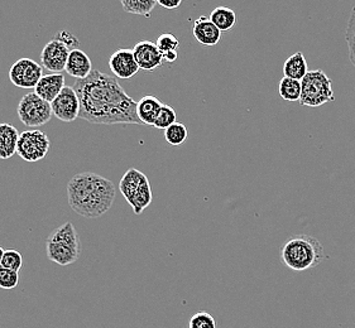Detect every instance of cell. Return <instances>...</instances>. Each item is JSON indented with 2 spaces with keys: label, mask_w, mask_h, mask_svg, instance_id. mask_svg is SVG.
<instances>
[{
  "label": "cell",
  "mask_w": 355,
  "mask_h": 328,
  "mask_svg": "<svg viewBox=\"0 0 355 328\" xmlns=\"http://www.w3.org/2000/svg\"><path fill=\"white\" fill-rule=\"evenodd\" d=\"M80 100V116L92 124L143 125L137 115V101L121 87L118 80L94 70L73 85Z\"/></svg>",
  "instance_id": "cell-1"
},
{
  "label": "cell",
  "mask_w": 355,
  "mask_h": 328,
  "mask_svg": "<svg viewBox=\"0 0 355 328\" xmlns=\"http://www.w3.org/2000/svg\"><path fill=\"white\" fill-rule=\"evenodd\" d=\"M115 196L113 182L93 172L78 173L67 185L69 205L86 219H99L107 214L113 206Z\"/></svg>",
  "instance_id": "cell-2"
},
{
  "label": "cell",
  "mask_w": 355,
  "mask_h": 328,
  "mask_svg": "<svg viewBox=\"0 0 355 328\" xmlns=\"http://www.w3.org/2000/svg\"><path fill=\"white\" fill-rule=\"evenodd\" d=\"M281 259L291 271H309L325 259V250L318 239L300 234L291 236L284 242L281 249Z\"/></svg>",
  "instance_id": "cell-3"
},
{
  "label": "cell",
  "mask_w": 355,
  "mask_h": 328,
  "mask_svg": "<svg viewBox=\"0 0 355 328\" xmlns=\"http://www.w3.org/2000/svg\"><path fill=\"white\" fill-rule=\"evenodd\" d=\"M46 251L49 260L61 266L78 262L81 253V240L71 222H64L51 233L46 242Z\"/></svg>",
  "instance_id": "cell-4"
},
{
  "label": "cell",
  "mask_w": 355,
  "mask_h": 328,
  "mask_svg": "<svg viewBox=\"0 0 355 328\" xmlns=\"http://www.w3.org/2000/svg\"><path fill=\"white\" fill-rule=\"evenodd\" d=\"M124 199L133 208L135 215H141L152 202V188L147 176L143 172L130 168L124 173L119 182Z\"/></svg>",
  "instance_id": "cell-5"
},
{
  "label": "cell",
  "mask_w": 355,
  "mask_h": 328,
  "mask_svg": "<svg viewBox=\"0 0 355 328\" xmlns=\"http://www.w3.org/2000/svg\"><path fill=\"white\" fill-rule=\"evenodd\" d=\"M301 99L302 107H318L335 101L333 91V80L322 70L309 71L305 79L301 81Z\"/></svg>",
  "instance_id": "cell-6"
},
{
  "label": "cell",
  "mask_w": 355,
  "mask_h": 328,
  "mask_svg": "<svg viewBox=\"0 0 355 328\" xmlns=\"http://www.w3.org/2000/svg\"><path fill=\"white\" fill-rule=\"evenodd\" d=\"M18 118L23 125L28 128L42 127L52 118L50 102L41 99L36 93H26L18 104Z\"/></svg>",
  "instance_id": "cell-7"
},
{
  "label": "cell",
  "mask_w": 355,
  "mask_h": 328,
  "mask_svg": "<svg viewBox=\"0 0 355 328\" xmlns=\"http://www.w3.org/2000/svg\"><path fill=\"white\" fill-rule=\"evenodd\" d=\"M51 149V140L46 133L38 129L21 131L18 140L17 154L26 162L35 163L47 156Z\"/></svg>",
  "instance_id": "cell-8"
},
{
  "label": "cell",
  "mask_w": 355,
  "mask_h": 328,
  "mask_svg": "<svg viewBox=\"0 0 355 328\" xmlns=\"http://www.w3.org/2000/svg\"><path fill=\"white\" fill-rule=\"evenodd\" d=\"M42 67L32 58H19L9 69V80L19 89H36L42 79Z\"/></svg>",
  "instance_id": "cell-9"
},
{
  "label": "cell",
  "mask_w": 355,
  "mask_h": 328,
  "mask_svg": "<svg viewBox=\"0 0 355 328\" xmlns=\"http://www.w3.org/2000/svg\"><path fill=\"white\" fill-rule=\"evenodd\" d=\"M51 107L53 115L61 122H75L80 116V100L71 86H64V90L51 102Z\"/></svg>",
  "instance_id": "cell-10"
},
{
  "label": "cell",
  "mask_w": 355,
  "mask_h": 328,
  "mask_svg": "<svg viewBox=\"0 0 355 328\" xmlns=\"http://www.w3.org/2000/svg\"><path fill=\"white\" fill-rule=\"evenodd\" d=\"M70 52L64 43L52 39L43 47L41 52V64L51 73H62L66 69Z\"/></svg>",
  "instance_id": "cell-11"
},
{
  "label": "cell",
  "mask_w": 355,
  "mask_h": 328,
  "mask_svg": "<svg viewBox=\"0 0 355 328\" xmlns=\"http://www.w3.org/2000/svg\"><path fill=\"white\" fill-rule=\"evenodd\" d=\"M109 67L118 79H132L139 71L135 53L130 48H119L109 58Z\"/></svg>",
  "instance_id": "cell-12"
},
{
  "label": "cell",
  "mask_w": 355,
  "mask_h": 328,
  "mask_svg": "<svg viewBox=\"0 0 355 328\" xmlns=\"http://www.w3.org/2000/svg\"><path fill=\"white\" fill-rule=\"evenodd\" d=\"M133 53L139 70L142 71L153 72L164 64L162 53L156 43L152 41H139L133 47Z\"/></svg>",
  "instance_id": "cell-13"
},
{
  "label": "cell",
  "mask_w": 355,
  "mask_h": 328,
  "mask_svg": "<svg viewBox=\"0 0 355 328\" xmlns=\"http://www.w3.org/2000/svg\"><path fill=\"white\" fill-rule=\"evenodd\" d=\"M192 33H193L195 39L202 46L213 47L220 42V30L216 28V26L210 21V18H207L205 15H201L196 21H193Z\"/></svg>",
  "instance_id": "cell-14"
},
{
  "label": "cell",
  "mask_w": 355,
  "mask_h": 328,
  "mask_svg": "<svg viewBox=\"0 0 355 328\" xmlns=\"http://www.w3.org/2000/svg\"><path fill=\"white\" fill-rule=\"evenodd\" d=\"M64 73H49L44 75L35 89V93L47 102H52L64 90Z\"/></svg>",
  "instance_id": "cell-15"
},
{
  "label": "cell",
  "mask_w": 355,
  "mask_h": 328,
  "mask_svg": "<svg viewBox=\"0 0 355 328\" xmlns=\"http://www.w3.org/2000/svg\"><path fill=\"white\" fill-rule=\"evenodd\" d=\"M64 71L76 80H84L94 71L92 60L84 51L72 50Z\"/></svg>",
  "instance_id": "cell-16"
},
{
  "label": "cell",
  "mask_w": 355,
  "mask_h": 328,
  "mask_svg": "<svg viewBox=\"0 0 355 328\" xmlns=\"http://www.w3.org/2000/svg\"><path fill=\"white\" fill-rule=\"evenodd\" d=\"M19 131L12 124H0V159H9L17 154Z\"/></svg>",
  "instance_id": "cell-17"
},
{
  "label": "cell",
  "mask_w": 355,
  "mask_h": 328,
  "mask_svg": "<svg viewBox=\"0 0 355 328\" xmlns=\"http://www.w3.org/2000/svg\"><path fill=\"white\" fill-rule=\"evenodd\" d=\"M164 104L157 99L156 96L147 95L137 101V115L143 125H152L156 122L157 116L159 114Z\"/></svg>",
  "instance_id": "cell-18"
},
{
  "label": "cell",
  "mask_w": 355,
  "mask_h": 328,
  "mask_svg": "<svg viewBox=\"0 0 355 328\" xmlns=\"http://www.w3.org/2000/svg\"><path fill=\"white\" fill-rule=\"evenodd\" d=\"M284 78L287 79L302 81L306 75L309 73L307 61L305 55L302 52H296L292 56L284 61Z\"/></svg>",
  "instance_id": "cell-19"
},
{
  "label": "cell",
  "mask_w": 355,
  "mask_h": 328,
  "mask_svg": "<svg viewBox=\"0 0 355 328\" xmlns=\"http://www.w3.org/2000/svg\"><path fill=\"white\" fill-rule=\"evenodd\" d=\"M209 18L216 26V28L220 30L221 33L230 32L232 29L234 28L236 21H238L234 10L227 7L215 8Z\"/></svg>",
  "instance_id": "cell-20"
},
{
  "label": "cell",
  "mask_w": 355,
  "mask_h": 328,
  "mask_svg": "<svg viewBox=\"0 0 355 328\" xmlns=\"http://www.w3.org/2000/svg\"><path fill=\"white\" fill-rule=\"evenodd\" d=\"M157 4L156 0H121V8L125 13L143 15L146 18H150Z\"/></svg>",
  "instance_id": "cell-21"
},
{
  "label": "cell",
  "mask_w": 355,
  "mask_h": 328,
  "mask_svg": "<svg viewBox=\"0 0 355 328\" xmlns=\"http://www.w3.org/2000/svg\"><path fill=\"white\" fill-rule=\"evenodd\" d=\"M301 81H296V80L287 79L284 78L281 80L279 85H278V93L279 96L286 101H299L301 99Z\"/></svg>",
  "instance_id": "cell-22"
},
{
  "label": "cell",
  "mask_w": 355,
  "mask_h": 328,
  "mask_svg": "<svg viewBox=\"0 0 355 328\" xmlns=\"http://www.w3.org/2000/svg\"><path fill=\"white\" fill-rule=\"evenodd\" d=\"M187 136H189V131L182 122H175L173 125H171L170 128L164 130L166 142L171 145H181L185 143Z\"/></svg>",
  "instance_id": "cell-23"
},
{
  "label": "cell",
  "mask_w": 355,
  "mask_h": 328,
  "mask_svg": "<svg viewBox=\"0 0 355 328\" xmlns=\"http://www.w3.org/2000/svg\"><path fill=\"white\" fill-rule=\"evenodd\" d=\"M178 120V114L176 110L170 105H164L159 114L157 116L156 122L153 124V127L159 130H166L170 128L171 125H173Z\"/></svg>",
  "instance_id": "cell-24"
},
{
  "label": "cell",
  "mask_w": 355,
  "mask_h": 328,
  "mask_svg": "<svg viewBox=\"0 0 355 328\" xmlns=\"http://www.w3.org/2000/svg\"><path fill=\"white\" fill-rule=\"evenodd\" d=\"M345 41L348 44L349 61L355 67V6L349 15L348 26L345 32Z\"/></svg>",
  "instance_id": "cell-25"
},
{
  "label": "cell",
  "mask_w": 355,
  "mask_h": 328,
  "mask_svg": "<svg viewBox=\"0 0 355 328\" xmlns=\"http://www.w3.org/2000/svg\"><path fill=\"white\" fill-rule=\"evenodd\" d=\"M23 265V257L18 250H6L0 266L10 269V271H19Z\"/></svg>",
  "instance_id": "cell-26"
},
{
  "label": "cell",
  "mask_w": 355,
  "mask_h": 328,
  "mask_svg": "<svg viewBox=\"0 0 355 328\" xmlns=\"http://www.w3.org/2000/svg\"><path fill=\"white\" fill-rule=\"evenodd\" d=\"M156 44L157 47H158V50H159V52H161L162 56H164L166 53L178 52L180 42H178V38L173 36V35H171V33H164V35H161V36L157 38Z\"/></svg>",
  "instance_id": "cell-27"
},
{
  "label": "cell",
  "mask_w": 355,
  "mask_h": 328,
  "mask_svg": "<svg viewBox=\"0 0 355 328\" xmlns=\"http://www.w3.org/2000/svg\"><path fill=\"white\" fill-rule=\"evenodd\" d=\"M216 321L213 316L207 312H198L193 314L190 320V328H216Z\"/></svg>",
  "instance_id": "cell-28"
},
{
  "label": "cell",
  "mask_w": 355,
  "mask_h": 328,
  "mask_svg": "<svg viewBox=\"0 0 355 328\" xmlns=\"http://www.w3.org/2000/svg\"><path fill=\"white\" fill-rule=\"evenodd\" d=\"M19 283V271H10L0 266V288L15 289Z\"/></svg>",
  "instance_id": "cell-29"
},
{
  "label": "cell",
  "mask_w": 355,
  "mask_h": 328,
  "mask_svg": "<svg viewBox=\"0 0 355 328\" xmlns=\"http://www.w3.org/2000/svg\"><path fill=\"white\" fill-rule=\"evenodd\" d=\"M55 39L64 43V46L70 51L78 50V44H80L78 38L70 33L69 30H60L55 36Z\"/></svg>",
  "instance_id": "cell-30"
},
{
  "label": "cell",
  "mask_w": 355,
  "mask_h": 328,
  "mask_svg": "<svg viewBox=\"0 0 355 328\" xmlns=\"http://www.w3.org/2000/svg\"><path fill=\"white\" fill-rule=\"evenodd\" d=\"M158 3V6H161L162 8H166V9H170V10H173V9H178L180 6H181V0H176V1H168V0H158L157 1Z\"/></svg>",
  "instance_id": "cell-31"
},
{
  "label": "cell",
  "mask_w": 355,
  "mask_h": 328,
  "mask_svg": "<svg viewBox=\"0 0 355 328\" xmlns=\"http://www.w3.org/2000/svg\"><path fill=\"white\" fill-rule=\"evenodd\" d=\"M4 253H6V250L3 249V248L0 246V263H1V259H3V255H4Z\"/></svg>",
  "instance_id": "cell-32"
}]
</instances>
